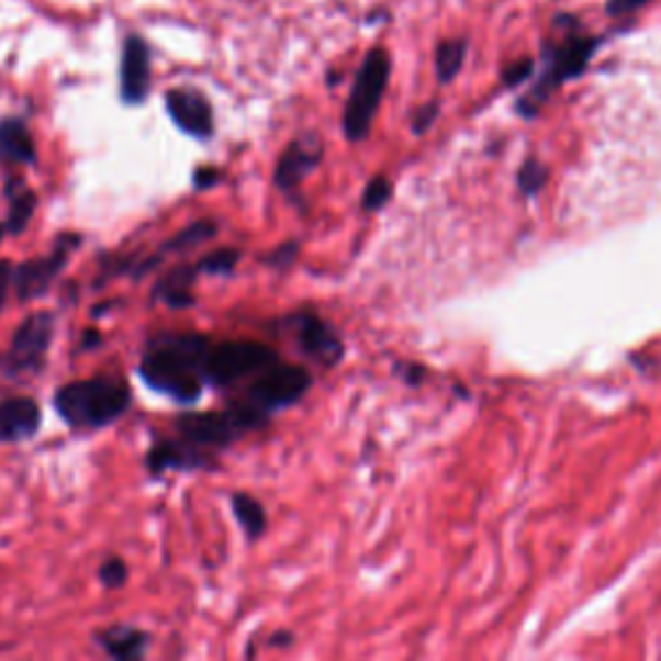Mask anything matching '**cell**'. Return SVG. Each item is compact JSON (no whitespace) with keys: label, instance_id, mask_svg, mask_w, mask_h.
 I'll list each match as a JSON object with an SVG mask.
<instances>
[{"label":"cell","instance_id":"26","mask_svg":"<svg viewBox=\"0 0 661 661\" xmlns=\"http://www.w3.org/2000/svg\"><path fill=\"white\" fill-rule=\"evenodd\" d=\"M127 576H130L127 563H124L122 558H116V556L107 558V561L101 563V569H99L101 584L109 586V590H120V586L127 584Z\"/></svg>","mask_w":661,"mask_h":661},{"label":"cell","instance_id":"21","mask_svg":"<svg viewBox=\"0 0 661 661\" xmlns=\"http://www.w3.org/2000/svg\"><path fill=\"white\" fill-rule=\"evenodd\" d=\"M233 512H235V519H238V525L244 527V533L251 540L261 538V535L267 533V509H264V504L256 502L254 496L235 494Z\"/></svg>","mask_w":661,"mask_h":661},{"label":"cell","instance_id":"10","mask_svg":"<svg viewBox=\"0 0 661 661\" xmlns=\"http://www.w3.org/2000/svg\"><path fill=\"white\" fill-rule=\"evenodd\" d=\"M290 323L300 349H303L307 357L315 359V362L323 367H334L341 362L344 341L334 330V326H328V323L318 318L315 313H295Z\"/></svg>","mask_w":661,"mask_h":661},{"label":"cell","instance_id":"22","mask_svg":"<svg viewBox=\"0 0 661 661\" xmlns=\"http://www.w3.org/2000/svg\"><path fill=\"white\" fill-rule=\"evenodd\" d=\"M466 55H468V42L466 40H445V42L437 44L435 68H437L439 83H450V80L458 76L462 63H466Z\"/></svg>","mask_w":661,"mask_h":661},{"label":"cell","instance_id":"1","mask_svg":"<svg viewBox=\"0 0 661 661\" xmlns=\"http://www.w3.org/2000/svg\"><path fill=\"white\" fill-rule=\"evenodd\" d=\"M210 347V339L202 334H160L139 359V378L156 393L179 403L200 401L208 383L204 365Z\"/></svg>","mask_w":661,"mask_h":661},{"label":"cell","instance_id":"32","mask_svg":"<svg viewBox=\"0 0 661 661\" xmlns=\"http://www.w3.org/2000/svg\"><path fill=\"white\" fill-rule=\"evenodd\" d=\"M217 179H220V173H217V168H200V171L194 173V189H210V187H215L217 183Z\"/></svg>","mask_w":661,"mask_h":661},{"label":"cell","instance_id":"27","mask_svg":"<svg viewBox=\"0 0 661 661\" xmlns=\"http://www.w3.org/2000/svg\"><path fill=\"white\" fill-rule=\"evenodd\" d=\"M298 251H300V244H295V240H290V244L277 246L275 251H271L269 256H264V264H269V267H275V269H284V267H290V264L298 259Z\"/></svg>","mask_w":661,"mask_h":661},{"label":"cell","instance_id":"7","mask_svg":"<svg viewBox=\"0 0 661 661\" xmlns=\"http://www.w3.org/2000/svg\"><path fill=\"white\" fill-rule=\"evenodd\" d=\"M311 385L313 378L305 367L284 365L279 359L277 365L267 367V370L256 374L251 383H248L244 403L264 411V414H271V411L288 408L292 403H298L311 391Z\"/></svg>","mask_w":661,"mask_h":661},{"label":"cell","instance_id":"29","mask_svg":"<svg viewBox=\"0 0 661 661\" xmlns=\"http://www.w3.org/2000/svg\"><path fill=\"white\" fill-rule=\"evenodd\" d=\"M437 114H439V104H437V101H429V104H424L422 109H416L414 122H411V127H414L416 135H424V132H427L432 127V124H435Z\"/></svg>","mask_w":661,"mask_h":661},{"label":"cell","instance_id":"33","mask_svg":"<svg viewBox=\"0 0 661 661\" xmlns=\"http://www.w3.org/2000/svg\"><path fill=\"white\" fill-rule=\"evenodd\" d=\"M97 344H101V334H99L97 328H88L86 336H83V349L97 347Z\"/></svg>","mask_w":661,"mask_h":661},{"label":"cell","instance_id":"9","mask_svg":"<svg viewBox=\"0 0 661 661\" xmlns=\"http://www.w3.org/2000/svg\"><path fill=\"white\" fill-rule=\"evenodd\" d=\"M55 334L53 313H32L13 334L11 347L5 351V372H40L47 359L49 341Z\"/></svg>","mask_w":661,"mask_h":661},{"label":"cell","instance_id":"6","mask_svg":"<svg viewBox=\"0 0 661 661\" xmlns=\"http://www.w3.org/2000/svg\"><path fill=\"white\" fill-rule=\"evenodd\" d=\"M277 362H279L277 351L264 347L259 341H246V339L223 341L217 344V347H210L204 374H208L210 385L231 388L238 383V380L256 378V374Z\"/></svg>","mask_w":661,"mask_h":661},{"label":"cell","instance_id":"30","mask_svg":"<svg viewBox=\"0 0 661 661\" xmlns=\"http://www.w3.org/2000/svg\"><path fill=\"white\" fill-rule=\"evenodd\" d=\"M649 3L651 0H607V13L609 16H628V13L641 11Z\"/></svg>","mask_w":661,"mask_h":661},{"label":"cell","instance_id":"12","mask_svg":"<svg viewBox=\"0 0 661 661\" xmlns=\"http://www.w3.org/2000/svg\"><path fill=\"white\" fill-rule=\"evenodd\" d=\"M323 143L318 135L307 132V135L292 139L277 160L275 168V187L279 192H292L321 166Z\"/></svg>","mask_w":661,"mask_h":661},{"label":"cell","instance_id":"11","mask_svg":"<svg viewBox=\"0 0 661 661\" xmlns=\"http://www.w3.org/2000/svg\"><path fill=\"white\" fill-rule=\"evenodd\" d=\"M166 109L176 127L187 132V135L208 139L215 132V114H212L210 99L197 88H171L166 93Z\"/></svg>","mask_w":661,"mask_h":661},{"label":"cell","instance_id":"24","mask_svg":"<svg viewBox=\"0 0 661 661\" xmlns=\"http://www.w3.org/2000/svg\"><path fill=\"white\" fill-rule=\"evenodd\" d=\"M391 197H393L391 179H388V176H374V179L365 187L362 208L367 212H378V210H383L388 202H391Z\"/></svg>","mask_w":661,"mask_h":661},{"label":"cell","instance_id":"14","mask_svg":"<svg viewBox=\"0 0 661 661\" xmlns=\"http://www.w3.org/2000/svg\"><path fill=\"white\" fill-rule=\"evenodd\" d=\"M148 470L153 475L166 473V470H200L212 466V455L204 447H197L187 439H164L153 445L148 452Z\"/></svg>","mask_w":661,"mask_h":661},{"label":"cell","instance_id":"18","mask_svg":"<svg viewBox=\"0 0 661 661\" xmlns=\"http://www.w3.org/2000/svg\"><path fill=\"white\" fill-rule=\"evenodd\" d=\"M217 233V225L212 223V220H200V223H192L189 227H183L181 233H176L173 238H168L164 246H160V251L156 256H150L148 261L137 264V277L148 275V271L156 267V264H160V259L164 256H171L176 251H187V248H197L200 244H204V240H210L212 235Z\"/></svg>","mask_w":661,"mask_h":661},{"label":"cell","instance_id":"28","mask_svg":"<svg viewBox=\"0 0 661 661\" xmlns=\"http://www.w3.org/2000/svg\"><path fill=\"white\" fill-rule=\"evenodd\" d=\"M533 70H535V63L530 60V57H523V60L512 63L509 68L504 70V83H506V86L523 83V80H527V78L533 76Z\"/></svg>","mask_w":661,"mask_h":661},{"label":"cell","instance_id":"8","mask_svg":"<svg viewBox=\"0 0 661 661\" xmlns=\"http://www.w3.org/2000/svg\"><path fill=\"white\" fill-rule=\"evenodd\" d=\"M78 244H80L78 235L63 233L60 238L55 240V248L47 256L24 261L13 269V290H16V298L21 303H29V300L47 295L49 284L60 277V271L65 269V264H68L70 254L76 251Z\"/></svg>","mask_w":661,"mask_h":661},{"label":"cell","instance_id":"19","mask_svg":"<svg viewBox=\"0 0 661 661\" xmlns=\"http://www.w3.org/2000/svg\"><path fill=\"white\" fill-rule=\"evenodd\" d=\"M0 153L16 164H36V145L32 132L21 120H0Z\"/></svg>","mask_w":661,"mask_h":661},{"label":"cell","instance_id":"4","mask_svg":"<svg viewBox=\"0 0 661 661\" xmlns=\"http://www.w3.org/2000/svg\"><path fill=\"white\" fill-rule=\"evenodd\" d=\"M269 414L248 406L240 401L238 406L227 411H204V414H187L176 422L179 435L197 447L204 450H223V447L233 445L235 439L246 437L248 432L259 429L267 424Z\"/></svg>","mask_w":661,"mask_h":661},{"label":"cell","instance_id":"17","mask_svg":"<svg viewBox=\"0 0 661 661\" xmlns=\"http://www.w3.org/2000/svg\"><path fill=\"white\" fill-rule=\"evenodd\" d=\"M97 641L101 649H104L112 659H139L148 649L150 638L148 634H143L139 628H130V626H112L107 630H101L97 636Z\"/></svg>","mask_w":661,"mask_h":661},{"label":"cell","instance_id":"34","mask_svg":"<svg viewBox=\"0 0 661 661\" xmlns=\"http://www.w3.org/2000/svg\"><path fill=\"white\" fill-rule=\"evenodd\" d=\"M292 643V634H277L271 638V646H290Z\"/></svg>","mask_w":661,"mask_h":661},{"label":"cell","instance_id":"20","mask_svg":"<svg viewBox=\"0 0 661 661\" xmlns=\"http://www.w3.org/2000/svg\"><path fill=\"white\" fill-rule=\"evenodd\" d=\"M11 200V210H9V220H5V231L11 235H19L26 231L29 220H32L34 210H36V194L32 189L24 187V181L13 179L9 181V189H5Z\"/></svg>","mask_w":661,"mask_h":661},{"label":"cell","instance_id":"5","mask_svg":"<svg viewBox=\"0 0 661 661\" xmlns=\"http://www.w3.org/2000/svg\"><path fill=\"white\" fill-rule=\"evenodd\" d=\"M597 47H600L597 36H584L579 34L576 29L574 32H569V36H563L556 47L548 49L546 68H542L538 83L533 86V91L519 101V112L525 116L538 114V109L546 104L550 93H553L558 86H563L565 80L582 76Z\"/></svg>","mask_w":661,"mask_h":661},{"label":"cell","instance_id":"3","mask_svg":"<svg viewBox=\"0 0 661 661\" xmlns=\"http://www.w3.org/2000/svg\"><path fill=\"white\" fill-rule=\"evenodd\" d=\"M388 80H391V55L385 49L374 47L367 53L362 68H359L355 78V86H351L347 107H344L341 127L351 143H359V139L370 135Z\"/></svg>","mask_w":661,"mask_h":661},{"label":"cell","instance_id":"23","mask_svg":"<svg viewBox=\"0 0 661 661\" xmlns=\"http://www.w3.org/2000/svg\"><path fill=\"white\" fill-rule=\"evenodd\" d=\"M238 259V248H217V251H212L204 256V259L197 261V267H200L202 275H231Z\"/></svg>","mask_w":661,"mask_h":661},{"label":"cell","instance_id":"2","mask_svg":"<svg viewBox=\"0 0 661 661\" xmlns=\"http://www.w3.org/2000/svg\"><path fill=\"white\" fill-rule=\"evenodd\" d=\"M132 393L122 378L101 374L63 385L55 395L57 414L72 429H101L130 408Z\"/></svg>","mask_w":661,"mask_h":661},{"label":"cell","instance_id":"25","mask_svg":"<svg viewBox=\"0 0 661 661\" xmlns=\"http://www.w3.org/2000/svg\"><path fill=\"white\" fill-rule=\"evenodd\" d=\"M517 181H519V189H523L527 197L538 194L542 189V183L548 181V168L542 164H538V160L530 158L523 168H519Z\"/></svg>","mask_w":661,"mask_h":661},{"label":"cell","instance_id":"35","mask_svg":"<svg viewBox=\"0 0 661 661\" xmlns=\"http://www.w3.org/2000/svg\"><path fill=\"white\" fill-rule=\"evenodd\" d=\"M5 233H9V231H5V227L0 225V240H3V235H5Z\"/></svg>","mask_w":661,"mask_h":661},{"label":"cell","instance_id":"13","mask_svg":"<svg viewBox=\"0 0 661 661\" xmlns=\"http://www.w3.org/2000/svg\"><path fill=\"white\" fill-rule=\"evenodd\" d=\"M150 93V47L139 34H130L122 47L120 97L124 104H143Z\"/></svg>","mask_w":661,"mask_h":661},{"label":"cell","instance_id":"16","mask_svg":"<svg viewBox=\"0 0 661 661\" xmlns=\"http://www.w3.org/2000/svg\"><path fill=\"white\" fill-rule=\"evenodd\" d=\"M202 271L197 264H187V267H176L158 279L156 284V298L164 300L168 307H181L194 305V295H192V284L197 282Z\"/></svg>","mask_w":661,"mask_h":661},{"label":"cell","instance_id":"31","mask_svg":"<svg viewBox=\"0 0 661 661\" xmlns=\"http://www.w3.org/2000/svg\"><path fill=\"white\" fill-rule=\"evenodd\" d=\"M13 264L11 261H0V311H3L5 298H9L11 282H13Z\"/></svg>","mask_w":661,"mask_h":661},{"label":"cell","instance_id":"15","mask_svg":"<svg viewBox=\"0 0 661 661\" xmlns=\"http://www.w3.org/2000/svg\"><path fill=\"white\" fill-rule=\"evenodd\" d=\"M42 427V408L34 399L0 401V442H24Z\"/></svg>","mask_w":661,"mask_h":661}]
</instances>
